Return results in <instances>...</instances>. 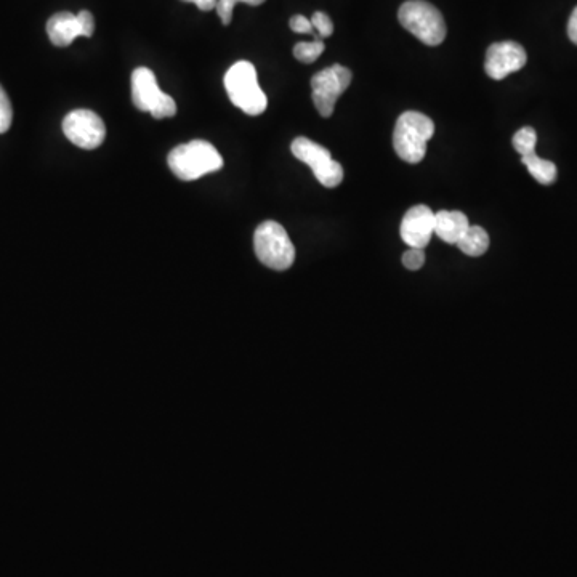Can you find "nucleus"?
<instances>
[{"mask_svg":"<svg viewBox=\"0 0 577 577\" xmlns=\"http://www.w3.org/2000/svg\"><path fill=\"white\" fill-rule=\"evenodd\" d=\"M167 162L175 177L183 182H193L223 167V158L217 148L204 140L177 146L170 151Z\"/></svg>","mask_w":577,"mask_h":577,"instance_id":"f257e3e1","label":"nucleus"},{"mask_svg":"<svg viewBox=\"0 0 577 577\" xmlns=\"http://www.w3.org/2000/svg\"><path fill=\"white\" fill-rule=\"evenodd\" d=\"M435 134L432 119L417 111H406L396 121L393 148L408 164H419L427 154V143Z\"/></svg>","mask_w":577,"mask_h":577,"instance_id":"f03ea898","label":"nucleus"},{"mask_svg":"<svg viewBox=\"0 0 577 577\" xmlns=\"http://www.w3.org/2000/svg\"><path fill=\"white\" fill-rule=\"evenodd\" d=\"M225 89L233 105L249 116H259L267 109V95L260 89L257 69L249 61H238L226 71Z\"/></svg>","mask_w":577,"mask_h":577,"instance_id":"7ed1b4c3","label":"nucleus"},{"mask_svg":"<svg viewBox=\"0 0 577 577\" xmlns=\"http://www.w3.org/2000/svg\"><path fill=\"white\" fill-rule=\"evenodd\" d=\"M398 20L412 36L430 47H436L446 37V23L440 10L425 0H408L401 5Z\"/></svg>","mask_w":577,"mask_h":577,"instance_id":"20e7f679","label":"nucleus"},{"mask_svg":"<svg viewBox=\"0 0 577 577\" xmlns=\"http://www.w3.org/2000/svg\"><path fill=\"white\" fill-rule=\"evenodd\" d=\"M255 254L260 262L271 270L284 271L292 267L295 247L283 225L268 220L255 230Z\"/></svg>","mask_w":577,"mask_h":577,"instance_id":"39448f33","label":"nucleus"},{"mask_svg":"<svg viewBox=\"0 0 577 577\" xmlns=\"http://www.w3.org/2000/svg\"><path fill=\"white\" fill-rule=\"evenodd\" d=\"M132 100L140 111L150 113L154 119L174 118L177 105L174 98L161 92L153 71L137 68L132 73Z\"/></svg>","mask_w":577,"mask_h":577,"instance_id":"423d86ee","label":"nucleus"},{"mask_svg":"<svg viewBox=\"0 0 577 577\" xmlns=\"http://www.w3.org/2000/svg\"><path fill=\"white\" fill-rule=\"evenodd\" d=\"M352 71L342 65L329 66L319 71L311 79V95L318 113L323 118H331L335 103L352 84Z\"/></svg>","mask_w":577,"mask_h":577,"instance_id":"0eeeda50","label":"nucleus"},{"mask_svg":"<svg viewBox=\"0 0 577 577\" xmlns=\"http://www.w3.org/2000/svg\"><path fill=\"white\" fill-rule=\"evenodd\" d=\"M291 151L295 158L313 170L321 185L335 188L342 183L343 167L332 159L331 153L324 146L311 142L310 138L299 137L292 142Z\"/></svg>","mask_w":577,"mask_h":577,"instance_id":"6e6552de","label":"nucleus"},{"mask_svg":"<svg viewBox=\"0 0 577 577\" xmlns=\"http://www.w3.org/2000/svg\"><path fill=\"white\" fill-rule=\"evenodd\" d=\"M63 132L69 142L82 150H97L106 137L105 122L89 109L71 111L63 121Z\"/></svg>","mask_w":577,"mask_h":577,"instance_id":"1a4fd4ad","label":"nucleus"},{"mask_svg":"<svg viewBox=\"0 0 577 577\" xmlns=\"http://www.w3.org/2000/svg\"><path fill=\"white\" fill-rule=\"evenodd\" d=\"M526 61V50L517 42H497L486 52L485 71L494 81H502L510 74L525 68Z\"/></svg>","mask_w":577,"mask_h":577,"instance_id":"9d476101","label":"nucleus"},{"mask_svg":"<svg viewBox=\"0 0 577 577\" xmlns=\"http://www.w3.org/2000/svg\"><path fill=\"white\" fill-rule=\"evenodd\" d=\"M435 230V212L424 204L411 207L401 222V239L414 249H425Z\"/></svg>","mask_w":577,"mask_h":577,"instance_id":"9b49d317","label":"nucleus"},{"mask_svg":"<svg viewBox=\"0 0 577 577\" xmlns=\"http://www.w3.org/2000/svg\"><path fill=\"white\" fill-rule=\"evenodd\" d=\"M47 34H49L50 42L57 47H68L76 41L77 37L84 36L81 21L71 12L55 13L47 21Z\"/></svg>","mask_w":577,"mask_h":577,"instance_id":"f8f14e48","label":"nucleus"},{"mask_svg":"<svg viewBox=\"0 0 577 577\" xmlns=\"http://www.w3.org/2000/svg\"><path fill=\"white\" fill-rule=\"evenodd\" d=\"M470 228L469 218L457 210H441L435 214V230L433 235L438 236L446 244L459 243L462 236Z\"/></svg>","mask_w":577,"mask_h":577,"instance_id":"ddd939ff","label":"nucleus"},{"mask_svg":"<svg viewBox=\"0 0 577 577\" xmlns=\"http://www.w3.org/2000/svg\"><path fill=\"white\" fill-rule=\"evenodd\" d=\"M521 162L525 164L529 174L533 175L534 180L541 185H553L557 182L558 170L552 161L542 159L536 153L521 156Z\"/></svg>","mask_w":577,"mask_h":577,"instance_id":"4468645a","label":"nucleus"},{"mask_svg":"<svg viewBox=\"0 0 577 577\" xmlns=\"http://www.w3.org/2000/svg\"><path fill=\"white\" fill-rule=\"evenodd\" d=\"M460 251L469 257H481L489 249V235L481 226L470 225L469 230L456 244Z\"/></svg>","mask_w":577,"mask_h":577,"instance_id":"2eb2a0df","label":"nucleus"},{"mask_svg":"<svg viewBox=\"0 0 577 577\" xmlns=\"http://www.w3.org/2000/svg\"><path fill=\"white\" fill-rule=\"evenodd\" d=\"M324 49H326V45L321 41V37H315L313 42H299L295 45L294 57L302 63L310 65L323 55Z\"/></svg>","mask_w":577,"mask_h":577,"instance_id":"dca6fc26","label":"nucleus"},{"mask_svg":"<svg viewBox=\"0 0 577 577\" xmlns=\"http://www.w3.org/2000/svg\"><path fill=\"white\" fill-rule=\"evenodd\" d=\"M512 143L513 148H515L521 156L536 153V130H534L533 127H523V129L518 130L517 134L513 135Z\"/></svg>","mask_w":577,"mask_h":577,"instance_id":"f3484780","label":"nucleus"},{"mask_svg":"<svg viewBox=\"0 0 577 577\" xmlns=\"http://www.w3.org/2000/svg\"><path fill=\"white\" fill-rule=\"evenodd\" d=\"M13 108L9 95L0 85V134H5L12 127Z\"/></svg>","mask_w":577,"mask_h":577,"instance_id":"a211bd4d","label":"nucleus"},{"mask_svg":"<svg viewBox=\"0 0 577 577\" xmlns=\"http://www.w3.org/2000/svg\"><path fill=\"white\" fill-rule=\"evenodd\" d=\"M311 25L315 28L318 37H331L334 34V23L324 12H315L311 17Z\"/></svg>","mask_w":577,"mask_h":577,"instance_id":"6ab92c4d","label":"nucleus"},{"mask_svg":"<svg viewBox=\"0 0 577 577\" xmlns=\"http://www.w3.org/2000/svg\"><path fill=\"white\" fill-rule=\"evenodd\" d=\"M403 265L411 271L420 270L425 265L424 249H414L409 247V251L404 252Z\"/></svg>","mask_w":577,"mask_h":577,"instance_id":"aec40b11","label":"nucleus"},{"mask_svg":"<svg viewBox=\"0 0 577 577\" xmlns=\"http://www.w3.org/2000/svg\"><path fill=\"white\" fill-rule=\"evenodd\" d=\"M239 2H243V0H218L215 10H217L223 25H230L231 20H233V10Z\"/></svg>","mask_w":577,"mask_h":577,"instance_id":"412c9836","label":"nucleus"},{"mask_svg":"<svg viewBox=\"0 0 577 577\" xmlns=\"http://www.w3.org/2000/svg\"><path fill=\"white\" fill-rule=\"evenodd\" d=\"M291 29L294 33L313 34V36L318 37V34H315V28L311 25V20L303 17V15H295L291 18Z\"/></svg>","mask_w":577,"mask_h":577,"instance_id":"4be33fe9","label":"nucleus"},{"mask_svg":"<svg viewBox=\"0 0 577 577\" xmlns=\"http://www.w3.org/2000/svg\"><path fill=\"white\" fill-rule=\"evenodd\" d=\"M77 18L81 21L84 37H92L95 33V18H93L92 13L82 10V12L77 13Z\"/></svg>","mask_w":577,"mask_h":577,"instance_id":"5701e85b","label":"nucleus"},{"mask_svg":"<svg viewBox=\"0 0 577 577\" xmlns=\"http://www.w3.org/2000/svg\"><path fill=\"white\" fill-rule=\"evenodd\" d=\"M182 2L196 5L201 12H210V10H215L218 0H182Z\"/></svg>","mask_w":577,"mask_h":577,"instance_id":"b1692460","label":"nucleus"},{"mask_svg":"<svg viewBox=\"0 0 577 577\" xmlns=\"http://www.w3.org/2000/svg\"><path fill=\"white\" fill-rule=\"evenodd\" d=\"M568 36L571 42L577 45V7L571 13V18L568 21Z\"/></svg>","mask_w":577,"mask_h":577,"instance_id":"393cba45","label":"nucleus"},{"mask_svg":"<svg viewBox=\"0 0 577 577\" xmlns=\"http://www.w3.org/2000/svg\"><path fill=\"white\" fill-rule=\"evenodd\" d=\"M265 0H243V4L252 5V7H257V5H262Z\"/></svg>","mask_w":577,"mask_h":577,"instance_id":"a878e982","label":"nucleus"}]
</instances>
